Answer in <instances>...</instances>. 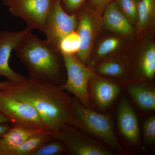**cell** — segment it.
<instances>
[{"instance_id": "1", "label": "cell", "mask_w": 155, "mask_h": 155, "mask_svg": "<svg viewBox=\"0 0 155 155\" xmlns=\"http://www.w3.org/2000/svg\"><path fill=\"white\" fill-rule=\"evenodd\" d=\"M5 89L14 97L33 107L51 133L64 125H72L73 98L60 85L42 84L28 78Z\"/></svg>"}, {"instance_id": "2", "label": "cell", "mask_w": 155, "mask_h": 155, "mask_svg": "<svg viewBox=\"0 0 155 155\" xmlns=\"http://www.w3.org/2000/svg\"><path fill=\"white\" fill-rule=\"evenodd\" d=\"M31 80L47 85H61L67 75L60 52L29 31L14 50Z\"/></svg>"}, {"instance_id": "3", "label": "cell", "mask_w": 155, "mask_h": 155, "mask_svg": "<svg viewBox=\"0 0 155 155\" xmlns=\"http://www.w3.org/2000/svg\"><path fill=\"white\" fill-rule=\"evenodd\" d=\"M71 114L72 126L94 137L120 153H125L116 137L110 116L85 107L75 97L72 100Z\"/></svg>"}, {"instance_id": "4", "label": "cell", "mask_w": 155, "mask_h": 155, "mask_svg": "<svg viewBox=\"0 0 155 155\" xmlns=\"http://www.w3.org/2000/svg\"><path fill=\"white\" fill-rule=\"evenodd\" d=\"M0 112L7 118L12 126L48 131L35 109L29 104L14 97L5 88L0 90Z\"/></svg>"}, {"instance_id": "5", "label": "cell", "mask_w": 155, "mask_h": 155, "mask_svg": "<svg viewBox=\"0 0 155 155\" xmlns=\"http://www.w3.org/2000/svg\"><path fill=\"white\" fill-rule=\"evenodd\" d=\"M66 69V82L61 88L74 96L84 107L90 108L88 84L93 74L91 70L78 60L75 55L62 54Z\"/></svg>"}, {"instance_id": "6", "label": "cell", "mask_w": 155, "mask_h": 155, "mask_svg": "<svg viewBox=\"0 0 155 155\" xmlns=\"http://www.w3.org/2000/svg\"><path fill=\"white\" fill-rule=\"evenodd\" d=\"M77 24L76 15L67 14L61 5V0H55L42 31L45 35L46 41L51 47L59 51V42L67 35L75 31Z\"/></svg>"}, {"instance_id": "7", "label": "cell", "mask_w": 155, "mask_h": 155, "mask_svg": "<svg viewBox=\"0 0 155 155\" xmlns=\"http://www.w3.org/2000/svg\"><path fill=\"white\" fill-rule=\"evenodd\" d=\"M55 0H8L5 5L13 16L23 19L31 29L42 32Z\"/></svg>"}, {"instance_id": "8", "label": "cell", "mask_w": 155, "mask_h": 155, "mask_svg": "<svg viewBox=\"0 0 155 155\" xmlns=\"http://www.w3.org/2000/svg\"><path fill=\"white\" fill-rule=\"evenodd\" d=\"M54 139L66 145L67 151L74 155H110L112 152L102 145L81 133L72 125H65L51 133Z\"/></svg>"}, {"instance_id": "9", "label": "cell", "mask_w": 155, "mask_h": 155, "mask_svg": "<svg viewBox=\"0 0 155 155\" xmlns=\"http://www.w3.org/2000/svg\"><path fill=\"white\" fill-rule=\"evenodd\" d=\"M31 30L27 27L19 31H0V76L6 78L14 84L22 83L28 78L14 71L10 67L9 60L11 53Z\"/></svg>"}, {"instance_id": "10", "label": "cell", "mask_w": 155, "mask_h": 155, "mask_svg": "<svg viewBox=\"0 0 155 155\" xmlns=\"http://www.w3.org/2000/svg\"><path fill=\"white\" fill-rule=\"evenodd\" d=\"M117 122L120 132L133 144L139 141L140 130L137 116L127 98L122 97L117 110Z\"/></svg>"}, {"instance_id": "11", "label": "cell", "mask_w": 155, "mask_h": 155, "mask_svg": "<svg viewBox=\"0 0 155 155\" xmlns=\"http://www.w3.org/2000/svg\"><path fill=\"white\" fill-rule=\"evenodd\" d=\"M77 32L80 41V47L76 57L83 64L88 61L94 36V23L90 15L83 13L78 20Z\"/></svg>"}, {"instance_id": "12", "label": "cell", "mask_w": 155, "mask_h": 155, "mask_svg": "<svg viewBox=\"0 0 155 155\" xmlns=\"http://www.w3.org/2000/svg\"><path fill=\"white\" fill-rule=\"evenodd\" d=\"M44 130H45L12 126L7 132L0 137V155H8L12 149L22 144L37 134Z\"/></svg>"}, {"instance_id": "13", "label": "cell", "mask_w": 155, "mask_h": 155, "mask_svg": "<svg viewBox=\"0 0 155 155\" xmlns=\"http://www.w3.org/2000/svg\"><path fill=\"white\" fill-rule=\"evenodd\" d=\"M104 22L106 28L122 35H129L133 32L130 22L118 8L115 1L105 7Z\"/></svg>"}, {"instance_id": "14", "label": "cell", "mask_w": 155, "mask_h": 155, "mask_svg": "<svg viewBox=\"0 0 155 155\" xmlns=\"http://www.w3.org/2000/svg\"><path fill=\"white\" fill-rule=\"evenodd\" d=\"M92 88L95 102L103 110L109 107L120 92V88L118 85L103 78L97 79Z\"/></svg>"}, {"instance_id": "15", "label": "cell", "mask_w": 155, "mask_h": 155, "mask_svg": "<svg viewBox=\"0 0 155 155\" xmlns=\"http://www.w3.org/2000/svg\"><path fill=\"white\" fill-rule=\"evenodd\" d=\"M128 92L136 104L143 110H154L155 109V91L153 86L146 83L128 84Z\"/></svg>"}, {"instance_id": "16", "label": "cell", "mask_w": 155, "mask_h": 155, "mask_svg": "<svg viewBox=\"0 0 155 155\" xmlns=\"http://www.w3.org/2000/svg\"><path fill=\"white\" fill-rule=\"evenodd\" d=\"M137 12L138 28L146 29L154 19L155 0H140L137 3Z\"/></svg>"}, {"instance_id": "17", "label": "cell", "mask_w": 155, "mask_h": 155, "mask_svg": "<svg viewBox=\"0 0 155 155\" xmlns=\"http://www.w3.org/2000/svg\"><path fill=\"white\" fill-rule=\"evenodd\" d=\"M140 70L144 77L151 79L155 74V47L152 44L144 51L140 64Z\"/></svg>"}, {"instance_id": "18", "label": "cell", "mask_w": 155, "mask_h": 155, "mask_svg": "<svg viewBox=\"0 0 155 155\" xmlns=\"http://www.w3.org/2000/svg\"><path fill=\"white\" fill-rule=\"evenodd\" d=\"M80 47L79 35L75 31L67 35L59 42L58 49L62 54L76 55Z\"/></svg>"}, {"instance_id": "19", "label": "cell", "mask_w": 155, "mask_h": 155, "mask_svg": "<svg viewBox=\"0 0 155 155\" xmlns=\"http://www.w3.org/2000/svg\"><path fill=\"white\" fill-rule=\"evenodd\" d=\"M67 151L66 145L61 140L54 138L39 147L32 155H59Z\"/></svg>"}, {"instance_id": "20", "label": "cell", "mask_w": 155, "mask_h": 155, "mask_svg": "<svg viewBox=\"0 0 155 155\" xmlns=\"http://www.w3.org/2000/svg\"><path fill=\"white\" fill-rule=\"evenodd\" d=\"M97 71L101 75L115 77H122L125 73V67L121 63L116 61L102 63L99 65Z\"/></svg>"}, {"instance_id": "21", "label": "cell", "mask_w": 155, "mask_h": 155, "mask_svg": "<svg viewBox=\"0 0 155 155\" xmlns=\"http://www.w3.org/2000/svg\"><path fill=\"white\" fill-rule=\"evenodd\" d=\"M121 12L130 22H137V3L135 0H115Z\"/></svg>"}, {"instance_id": "22", "label": "cell", "mask_w": 155, "mask_h": 155, "mask_svg": "<svg viewBox=\"0 0 155 155\" xmlns=\"http://www.w3.org/2000/svg\"><path fill=\"white\" fill-rule=\"evenodd\" d=\"M120 44L119 38H110L103 41L99 46L97 51V60L98 61L116 51Z\"/></svg>"}, {"instance_id": "23", "label": "cell", "mask_w": 155, "mask_h": 155, "mask_svg": "<svg viewBox=\"0 0 155 155\" xmlns=\"http://www.w3.org/2000/svg\"><path fill=\"white\" fill-rule=\"evenodd\" d=\"M143 134L145 142L148 145L154 143L155 141V116L149 117L143 125Z\"/></svg>"}, {"instance_id": "24", "label": "cell", "mask_w": 155, "mask_h": 155, "mask_svg": "<svg viewBox=\"0 0 155 155\" xmlns=\"http://www.w3.org/2000/svg\"><path fill=\"white\" fill-rule=\"evenodd\" d=\"M86 0H61V4L64 5L67 11L74 12L84 4Z\"/></svg>"}, {"instance_id": "25", "label": "cell", "mask_w": 155, "mask_h": 155, "mask_svg": "<svg viewBox=\"0 0 155 155\" xmlns=\"http://www.w3.org/2000/svg\"><path fill=\"white\" fill-rule=\"evenodd\" d=\"M115 0H91V4L97 10H101Z\"/></svg>"}, {"instance_id": "26", "label": "cell", "mask_w": 155, "mask_h": 155, "mask_svg": "<svg viewBox=\"0 0 155 155\" xmlns=\"http://www.w3.org/2000/svg\"><path fill=\"white\" fill-rule=\"evenodd\" d=\"M12 127L9 123L0 124V137L7 132Z\"/></svg>"}, {"instance_id": "27", "label": "cell", "mask_w": 155, "mask_h": 155, "mask_svg": "<svg viewBox=\"0 0 155 155\" xmlns=\"http://www.w3.org/2000/svg\"><path fill=\"white\" fill-rule=\"evenodd\" d=\"M12 82L9 81H3L0 82V90L9 87L11 86Z\"/></svg>"}, {"instance_id": "28", "label": "cell", "mask_w": 155, "mask_h": 155, "mask_svg": "<svg viewBox=\"0 0 155 155\" xmlns=\"http://www.w3.org/2000/svg\"><path fill=\"white\" fill-rule=\"evenodd\" d=\"M7 123H9L8 120L5 116L0 112V124Z\"/></svg>"}, {"instance_id": "29", "label": "cell", "mask_w": 155, "mask_h": 155, "mask_svg": "<svg viewBox=\"0 0 155 155\" xmlns=\"http://www.w3.org/2000/svg\"><path fill=\"white\" fill-rule=\"evenodd\" d=\"M2 1L4 5H5V4H6V2H8V0H2Z\"/></svg>"}, {"instance_id": "30", "label": "cell", "mask_w": 155, "mask_h": 155, "mask_svg": "<svg viewBox=\"0 0 155 155\" xmlns=\"http://www.w3.org/2000/svg\"><path fill=\"white\" fill-rule=\"evenodd\" d=\"M135 1H136V2H139V1H140V0H135Z\"/></svg>"}]
</instances>
